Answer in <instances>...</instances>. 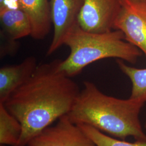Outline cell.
<instances>
[{
    "mask_svg": "<svg viewBox=\"0 0 146 146\" xmlns=\"http://www.w3.org/2000/svg\"><path fill=\"white\" fill-rule=\"evenodd\" d=\"M61 60L38 64L31 76L3 103L22 126L16 146H26L35 136L72 109L80 90L60 70Z\"/></svg>",
    "mask_w": 146,
    "mask_h": 146,
    "instance_id": "cell-1",
    "label": "cell"
},
{
    "mask_svg": "<svg viewBox=\"0 0 146 146\" xmlns=\"http://www.w3.org/2000/svg\"><path fill=\"white\" fill-rule=\"evenodd\" d=\"M144 102L129 98L117 99L102 93L95 84L84 81L68 116L75 124L90 125L124 140L132 136L146 142L139 114Z\"/></svg>",
    "mask_w": 146,
    "mask_h": 146,
    "instance_id": "cell-2",
    "label": "cell"
},
{
    "mask_svg": "<svg viewBox=\"0 0 146 146\" xmlns=\"http://www.w3.org/2000/svg\"><path fill=\"white\" fill-rule=\"evenodd\" d=\"M64 44L69 47L70 53L65 60H61L60 69L70 78L100 60L116 58L134 63L141 55V50L126 41L119 30L91 33L82 29L78 24L68 34Z\"/></svg>",
    "mask_w": 146,
    "mask_h": 146,
    "instance_id": "cell-3",
    "label": "cell"
},
{
    "mask_svg": "<svg viewBox=\"0 0 146 146\" xmlns=\"http://www.w3.org/2000/svg\"><path fill=\"white\" fill-rule=\"evenodd\" d=\"M113 29L122 31L125 41L139 48L146 56V1L121 0Z\"/></svg>",
    "mask_w": 146,
    "mask_h": 146,
    "instance_id": "cell-4",
    "label": "cell"
},
{
    "mask_svg": "<svg viewBox=\"0 0 146 146\" xmlns=\"http://www.w3.org/2000/svg\"><path fill=\"white\" fill-rule=\"evenodd\" d=\"M35 136L26 146H97L68 115Z\"/></svg>",
    "mask_w": 146,
    "mask_h": 146,
    "instance_id": "cell-5",
    "label": "cell"
},
{
    "mask_svg": "<svg viewBox=\"0 0 146 146\" xmlns=\"http://www.w3.org/2000/svg\"><path fill=\"white\" fill-rule=\"evenodd\" d=\"M121 8V0H84L78 24L86 31H111Z\"/></svg>",
    "mask_w": 146,
    "mask_h": 146,
    "instance_id": "cell-6",
    "label": "cell"
},
{
    "mask_svg": "<svg viewBox=\"0 0 146 146\" xmlns=\"http://www.w3.org/2000/svg\"><path fill=\"white\" fill-rule=\"evenodd\" d=\"M83 3L84 0H49L54 34L47 55H52L64 44L68 34L78 24Z\"/></svg>",
    "mask_w": 146,
    "mask_h": 146,
    "instance_id": "cell-7",
    "label": "cell"
},
{
    "mask_svg": "<svg viewBox=\"0 0 146 146\" xmlns=\"http://www.w3.org/2000/svg\"><path fill=\"white\" fill-rule=\"evenodd\" d=\"M37 66L36 58L29 56L19 64L0 68V102L4 103L16 89L25 83Z\"/></svg>",
    "mask_w": 146,
    "mask_h": 146,
    "instance_id": "cell-8",
    "label": "cell"
},
{
    "mask_svg": "<svg viewBox=\"0 0 146 146\" xmlns=\"http://www.w3.org/2000/svg\"><path fill=\"white\" fill-rule=\"evenodd\" d=\"M17 7L24 11L31 22V37L42 40L49 34L51 27L49 0H16Z\"/></svg>",
    "mask_w": 146,
    "mask_h": 146,
    "instance_id": "cell-9",
    "label": "cell"
},
{
    "mask_svg": "<svg viewBox=\"0 0 146 146\" xmlns=\"http://www.w3.org/2000/svg\"><path fill=\"white\" fill-rule=\"evenodd\" d=\"M1 36L16 41L31 36V22L26 13L18 7L0 8Z\"/></svg>",
    "mask_w": 146,
    "mask_h": 146,
    "instance_id": "cell-10",
    "label": "cell"
},
{
    "mask_svg": "<svg viewBox=\"0 0 146 146\" xmlns=\"http://www.w3.org/2000/svg\"><path fill=\"white\" fill-rule=\"evenodd\" d=\"M22 126L19 121L0 102V144L16 146L21 139Z\"/></svg>",
    "mask_w": 146,
    "mask_h": 146,
    "instance_id": "cell-11",
    "label": "cell"
},
{
    "mask_svg": "<svg viewBox=\"0 0 146 146\" xmlns=\"http://www.w3.org/2000/svg\"><path fill=\"white\" fill-rule=\"evenodd\" d=\"M121 70L131 80L132 84L130 98L146 102V68L139 69L129 66L120 59L117 60Z\"/></svg>",
    "mask_w": 146,
    "mask_h": 146,
    "instance_id": "cell-12",
    "label": "cell"
},
{
    "mask_svg": "<svg viewBox=\"0 0 146 146\" xmlns=\"http://www.w3.org/2000/svg\"><path fill=\"white\" fill-rule=\"evenodd\" d=\"M88 136L97 146H146V142L136 141L134 143L119 140L106 135L90 125L76 124Z\"/></svg>",
    "mask_w": 146,
    "mask_h": 146,
    "instance_id": "cell-13",
    "label": "cell"
},
{
    "mask_svg": "<svg viewBox=\"0 0 146 146\" xmlns=\"http://www.w3.org/2000/svg\"><path fill=\"white\" fill-rule=\"evenodd\" d=\"M7 1L8 0H0V8L5 5Z\"/></svg>",
    "mask_w": 146,
    "mask_h": 146,
    "instance_id": "cell-14",
    "label": "cell"
},
{
    "mask_svg": "<svg viewBox=\"0 0 146 146\" xmlns=\"http://www.w3.org/2000/svg\"><path fill=\"white\" fill-rule=\"evenodd\" d=\"M145 128L146 129V122H145Z\"/></svg>",
    "mask_w": 146,
    "mask_h": 146,
    "instance_id": "cell-15",
    "label": "cell"
},
{
    "mask_svg": "<svg viewBox=\"0 0 146 146\" xmlns=\"http://www.w3.org/2000/svg\"><path fill=\"white\" fill-rule=\"evenodd\" d=\"M0 146H7L6 145H1Z\"/></svg>",
    "mask_w": 146,
    "mask_h": 146,
    "instance_id": "cell-16",
    "label": "cell"
},
{
    "mask_svg": "<svg viewBox=\"0 0 146 146\" xmlns=\"http://www.w3.org/2000/svg\"><path fill=\"white\" fill-rule=\"evenodd\" d=\"M145 1H146V0H145Z\"/></svg>",
    "mask_w": 146,
    "mask_h": 146,
    "instance_id": "cell-17",
    "label": "cell"
}]
</instances>
